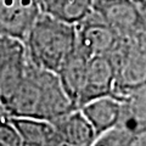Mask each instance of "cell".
<instances>
[{
  "label": "cell",
  "mask_w": 146,
  "mask_h": 146,
  "mask_svg": "<svg viewBox=\"0 0 146 146\" xmlns=\"http://www.w3.org/2000/svg\"><path fill=\"white\" fill-rule=\"evenodd\" d=\"M9 117L55 122L78 107L68 96L57 73L31 62L26 77L5 104Z\"/></svg>",
  "instance_id": "1"
},
{
  "label": "cell",
  "mask_w": 146,
  "mask_h": 146,
  "mask_svg": "<svg viewBox=\"0 0 146 146\" xmlns=\"http://www.w3.org/2000/svg\"><path fill=\"white\" fill-rule=\"evenodd\" d=\"M32 63L58 73L77 49L76 25L42 12L25 40Z\"/></svg>",
  "instance_id": "2"
},
{
  "label": "cell",
  "mask_w": 146,
  "mask_h": 146,
  "mask_svg": "<svg viewBox=\"0 0 146 146\" xmlns=\"http://www.w3.org/2000/svg\"><path fill=\"white\" fill-rule=\"evenodd\" d=\"M110 56L116 70L115 96L122 98L146 83V34L121 38Z\"/></svg>",
  "instance_id": "3"
},
{
  "label": "cell",
  "mask_w": 146,
  "mask_h": 146,
  "mask_svg": "<svg viewBox=\"0 0 146 146\" xmlns=\"http://www.w3.org/2000/svg\"><path fill=\"white\" fill-rule=\"evenodd\" d=\"M29 65L23 40L0 35V99L4 105L22 83Z\"/></svg>",
  "instance_id": "4"
},
{
  "label": "cell",
  "mask_w": 146,
  "mask_h": 146,
  "mask_svg": "<svg viewBox=\"0 0 146 146\" xmlns=\"http://www.w3.org/2000/svg\"><path fill=\"white\" fill-rule=\"evenodd\" d=\"M94 11L121 38L146 34V11L134 0H94Z\"/></svg>",
  "instance_id": "5"
},
{
  "label": "cell",
  "mask_w": 146,
  "mask_h": 146,
  "mask_svg": "<svg viewBox=\"0 0 146 146\" xmlns=\"http://www.w3.org/2000/svg\"><path fill=\"white\" fill-rule=\"evenodd\" d=\"M77 49L89 58L99 55H111L121 36L98 12H90L76 25Z\"/></svg>",
  "instance_id": "6"
},
{
  "label": "cell",
  "mask_w": 146,
  "mask_h": 146,
  "mask_svg": "<svg viewBox=\"0 0 146 146\" xmlns=\"http://www.w3.org/2000/svg\"><path fill=\"white\" fill-rule=\"evenodd\" d=\"M42 12L39 0H0V35L25 42Z\"/></svg>",
  "instance_id": "7"
},
{
  "label": "cell",
  "mask_w": 146,
  "mask_h": 146,
  "mask_svg": "<svg viewBox=\"0 0 146 146\" xmlns=\"http://www.w3.org/2000/svg\"><path fill=\"white\" fill-rule=\"evenodd\" d=\"M116 70L110 55H99L89 58L86 74L78 99V108L95 99L115 95Z\"/></svg>",
  "instance_id": "8"
},
{
  "label": "cell",
  "mask_w": 146,
  "mask_h": 146,
  "mask_svg": "<svg viewBox=\"0 0 146 146\" xmlns=\"http://www.w3.org/2000/svg\"><path fill=\"white\" fill-rule=\"evenodd\" d=\"M80 110L91 123L96 135L100 136L118 127L122 116V101L115 95H108L83 105Z\"/></svg>",
  "instance_id": "9"
},
{
  "label": "cell",
  "mask_w": 146,
  "mask_h": 146,
  "mask_svg": "<svg viewBox=\"0 0 146 146\" xmlns=\"http://www.w3.org/2000/svg\"><path fill=\"white\" fill-rule=\"evenodd\" d=\"M51 123L56 127L61 138L72 146H93L98 139L96 131L80 108Z\"/></svg>",
  "instance_id": "10"
},
{
  "label": "cell",
  "mask_w": 146,
  "mask_h": 146,
  "mask_svg": "<svg viewBox=\"0 0 146 146\" xmlns=\"http://www.w3.org/2000/svg\"><path fill=\"white\" fill-rule=\"evenodd\" d=\"M122 116L118 127L131 135L146 130V83L119 98Z\"/></svg>",
  "instance_id": "11"
},
{
  "label": "cell",
  "mask_w": 146,
  "mask_h": 146,
  "mask_svg": "<svg viewBox=\"0 0 146 146\" xmlns=\"http://www.w3.org/2000/svg\"><path fill=\"white\" fill-rule=\"evenodd\" d=\"M88 61L89 57L78 49H76V51L68 57V60L63 63L61 70L57 73L63 88L77 107H78L80 91L83 89Z\"/></svg>",
  "instance_id": "12"
},
{
  "label": "cell",
  "mask_w": 146,
  "mask_h": 146,
  "mask_svg": "<svg viewBox=\"0 0 146 146\" xmlns=\"http://www.w3.org/2000/svg\"><path fill=\"white\" fill-rule=\"evenodd\" d=\"M42 11L71 25H77L94 11V0H39Z\"/></svg>",
  "instance_id": "13"
},
{
  "label": "cell",
  "mask_w": 146,
  "mask_h": 146,
  "mask_svg": "<svg viewBox=\"0 0 146 146\" xmlns=\"http://www.w3.org/2000/svg\"><path fill=\"white\" fill-rule=\"evenodd\" d=\"M133 136L134 135L128 133L127 130L116 127L98 136L93 146H130Z\"/></svg>",
  "instance_id": "14"
},
{
  "label": "cell",
  "mask_w": 146,
  "mask_h": 146,
  "mask_svg": "<svg viewBox=\"0 0 146 146\" xmlns=\"http://www.w3.org/2000/svg\"><path fill=\"white\" fill-rule=\"evenodd\" d=\"M0 146H23V139L10 117L0 119Z\"/></svg>",
  "instance_id": "15"
},
{
  "label": "cell",
  "mask_w": 146,
  "mask_h": 146,
  "mask_svg": "<svg viewBox=\"0 0 146 146\" xmlns=\"http://www.w3.org/2000/svg\"><path fill=\"white\" fill-rule=\"evenodd\" d=\"M130 146H146V130L134 135L131 139Z\"/></svg>",
  "instance_id": "16"
},
{
  "label": "cell",
  "mask_w": 146,
  "mask_h": 146,
  "mask_svg": "<svg viewBox=\"0 0 146 146\" xmlns=\"http://www.w3.org/2000/svg\"><path fill=\"white\" fill-rule=\"evenodd\" d=\"M6 117H9L6 107H5V105H4L3 100L0 99V118H6Z\"/></svg>",
  "instance_id": "17"
},
{
  "label": "cell",
  "mask_w": 146,
  "mask_h": 146,
  "mask_svg": "<svg viewBox=\"0 0 146 146\" xmlns=\"http://www.w3.org/2000/svg\"><path fill=\"white\" fill-rule=\"evenodd\" d=\"M134 1L138 4V5L143 9V10H145L146 11V0H134Z\"/></svg>",
  "instance_id": "18"
},
{
  "label": "cell",
  "mask_w": 146,
  "mask_h": 146,
  "mask_svg": "<svg viewBox=\"0 0 146 146\" xmlns=\"http://www.w3.org/2000/svg\"><path fill=\"white\" fill-rule=\"evenodd\" d=\"M0 119H1V118H0Z\"/></svg>",
  "instance_id": "19"
}]
</instances>
